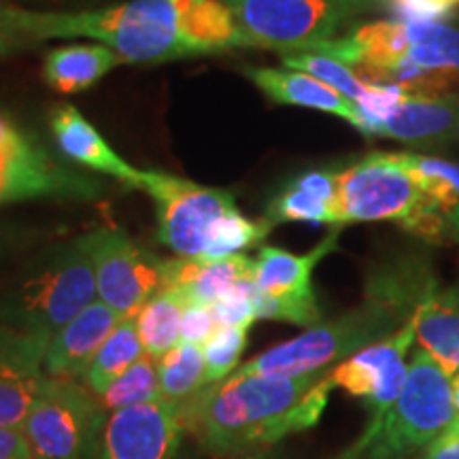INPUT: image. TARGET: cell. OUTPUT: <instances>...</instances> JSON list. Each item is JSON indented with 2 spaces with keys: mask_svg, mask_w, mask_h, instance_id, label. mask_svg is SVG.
<instances>
[{
  "mask_svg": "<svg viewBox=\"0 0 459 459\" xmlns=\"http://www.w3.org/2000/svg\"><path fill=\"white\" fill-rule=\"evenodd\" d=\"M119 321L122 317L105 302H91L48 342L43 359L45 377L62 381H77L79 377H85L91 359Z\"/></svg>",
  "mask_w": 459,
  "mask_h": 459,
  "instance_id": "9a60e30c",
  "label": "cell"
},
{
  "mask_svg": "<svg viewBox=\"0 0 459 459\" xmlns=\"http://www.w3.org/2000/svg\"><path fill=\"white\" fill-rule=\"evenodd\" d=\"M455 421L451 372L423 349L412 353L404 387L377 426L338 459H415Z\"/></svg>",
  "mask_w": 459,
  "mask_h": 459,
  "instance_id": "5b68a950",
  "label": "cell"
},
{
  "mask_svg": "<svg viewBox=\"0 0 459 459\" xmlns=\"http://www.w3.org/2000/svg\"><path fill=\"white\" fill-rule=\"evenodd\" d=\"M107 417L102 402L82 383L45 378L22 432L32 459H94Z\"/></svg>",
  "mask_w": 459,
  "mask_h": 459,
  "instance_id": "52a82bcc",
  "label": "cell"
},
{
  "mask_svg": "<svg viewBox=\"0 0 459 459\" xmlns=\"http://www.w3.org/2000/svg\"><path fill=\"white\" fill-rule=\"evenodd\" d=\"M445 245H459V206L445 215Z\"/></svg>",
  "mask_w": 459,
  "mask_h": 459,
  "instance_id": "60d3db41",
  "label": "cell"
},
{
  "mask_svg": "<svg viewBox=\"0 0 459 459\" xmlns=\"http://www.w3.org/2000/svg\"><path fill=\"white\" fill-rule=\"evenodd\" d=\"M400 160L415 177L421 192L443 211L459 206V164L426 153L400 152Z\"/></svg>",
  "mask_w": 459,
  "mask_h": 459,
  "instance_id": "83f0119b",
  "label": "cell"
},
{
  "mask_svg": "<svg viewBox=\"0 0 459 459\" xmlns=\"http://www.w3.org/2000/svg\"><path fill=\"white\" fill-rule=\"evenodd\" d=\"M264 220H268L273 226L279 223H290V221H307V223H330L332 228L336 226V211L334 206L325 200L315 196V194L307 192V189L298 186L291 179L287 181L283 189L271 200L268 204L266 215Z\"/></svg>",
  "mask_w": 459,
  "mask_h": 459,
  "instance_id": "4dcf8cb0",
  "label": "cell"
},
{
  "mask_svg": "<svg viewBox=\"0 0 459 459\" xmlns=\"http://www.w3.org/2000/svg\"><path fill=\"white\" fill-rule=\"evenodd\" d=\"M158 378L162 398L183 404L206 387V364L203 347L179 342L158 359Z\"/></svg>",
  "mask_w": 459,
  "mask_h": 459,
  "instance_id": "484cf974",
  "label": "cell"
},
{
  "mask_svg": "<svg viewBox=\"0 0 459 459\" xmlns=\"http://www.w3.org/2000/svg\"><path fill=\"white\" fill-rule=\"evenodd\" d=\"M257 285L255 279L238 281L221 300L213 304V313L220 328H251L257 319L255 313Z\"/></svg>",
  "mask_w": 459,
  "mask_h": 459,
  "instance_id": "836d02e7",
  "label": "cell"
},
{
  "mask_svg": "<svg viewBox=\"0 0 459 459\" xmlns=\"http://www.w3.org/2000/svg\"><path fill=\"white\" fill-rule=\"evenodd\" d=\"M0 459H32L22 428H0Z\"/></svg>",
  "mask_w": 459,
  "mask_h": 459,
  "instance_id": "f35d334b",
  "label": "cell"
},
{
  "mask_svg": "<svg viewBox=\"0 0 459 459\" xmlns=\"http://www.w3.org/2000/svg\"><path fill=\"white\" fill-rule=\"evenodd\" d=\"M453 3H457V4H459V0H453Z\"/></svg>",
  "mask_w": 459,
  "mask_h": 459,
  "instance_id": "7dc6e473",
  "label": "cell"
},
{
  "mask_svg": "<svg viewBox=\"0 0 459 459\" xmlns=\"http://www.w3.org/2000/svg\"><path fill=\"white\" fill-rule=\"evenodd\" d=\"M48 342L0 321V428H22L45 377Z\"/></svg>",
  "mask_w": 459,
  "mask_h": 459,
  "instance_id": "5bb4252c",
  "label": "cell"
},
{
  "mask_svg": "<svg viewBox=\"0 0 459 459\" xmlns=\"http://www.w3.org/2000/svg\"><path fill=\"white\" fill-rule=\"evenodd\" d=\"M415 336L423 351L445 366L451 375L459 372V307L429 290L415 313Z\"/></svg>",
  "mask_w": 459,
  "mask_h": 459,
  "instance_id": "7402d4cb",
  "label": "cell"
},
{
  "mask_svg": "<svg viewBox=\"0 0 459 459\" xmlns=\"http://www.w3.org/2000/svg\"><path fill=\"white\" fill-rule=\"evenodd\" d=\"M328 372L302 377L232 375L183 402L186 428L215 457L266 451L319 423L328 406Z\"/></svg>",
  "mask_w": 459,
  "mask_h": 459,
  "instance_id": "7a4b0ae2",
  "label": "cell"
},
{
  "mask_svg": "<svg viewBox=\"0 0 459 459\" xmlns=\"http://www.w3.org/2000/svg\"><path fill=\"white\" fill-rule=\"evenodd\" d=\"M186 432L181 406L166 398L115 411L102 429L99 459H175Z\"/></svg>",
  "mask_w": 459,
  "mask_h": 459,
  "instance_id": "4fadbf2b",
  "label": "cell"
},
{
  "mask_svg": "<svg viewBox=\"0 0 459 459\" xmlns=\"http://www.w3.org/2000/svg\"><path fill=\"white\" fill-rule=\"evenodd\" d=\"M245 74L277 105H291L336 115L361 132V115L355 102L347 100L336 90L328 88L311 74L268 66H249L245 68Z\"/></svg>",
  "mask_w": 459,
  "mask_h": 459,
  "instance_id": "ac0fdd59",
  "label": "cell"
},
{
  "mask_svg": "<svg viewBox=\"0 0 459 459\" xmlns=\"http://www.w3.org/2000/svg\"><path fill=\"white\" fill-rule=\"evenodd\" d=\"M411 317L389 304L366 296L359 307L332 321H321L291 338L238 366L234 375L302 377L330 372L336 364L351 358L368 344L394 334Z\"/></svg>",
  "mask_w": 459,
  "mask_h": 459,
  "instance_id": "8992f818",
  "label": "cell"
},
{
  "mask_svg": "<svg viewBox=\"0 0 459 459\" xmlns=\"http://www.w3.org/2000/svg\"><path fill=\"white\" fill-rule=\"evenodd\" d=\"M39 43L91 39L124 65H162L179 57L247 48L223 0H124L88 11H32Z\"/></svg>",
  "mask_w": 459,
  "mask_h": 459,
  "instance_id": "6da1fadb",
  "label": "cell"
},
{
  "mask_svg": "<svg viewBox=\"0 0 459 459\" xmlns=\"http://www.w3.org/2000/svg\"><path fill=\"white\" fill-rule=\"evenodd\" d=\"M175 459H192V457H189V455H179V453H177Z\"/></svg>",
  "mask_w": 459,
  "mask_h": 459,
  "instance_id": "bcb514c9",
  "label": "cell"
},
{
  "mask_svg": "<svg viewBox=\"0 0 459 459\" xmlns=\"http://www.w3.org/2000/svg\"><path fill=\"white\" fill-rule=\"evenodd\" d=\"M451 400L453 409H455V419H459V372L451 375Z\"/></svg>",
  "mask_w": 459,
  "mask_h": 459,
  "instance_id": "ee69618b",
  "label": "cell"
},
{
  "mask_svg": "<svg viewBox=\"0 0 459 459\" xmlns=\"http://www.w3.org/2000/svg\"><path fill=\"white\" fill-rule=\"evenodd\" d=\"M136 189L153 198L158 240L179 257L203 255L215 221L237 211V198L228 189L198 186L169 172L141 170Z\"/></svg>",
  "mask_w": 459,
  "mask_h": 459,
  "instance_id": "30bf717a",
  "label": "cell"
},
{
  "mask_svg": "<svg viewBox=\"0 0 459 459\" xmlns=\"http://www.w3.org/2000/svg\"><path fill=\"white\" fill-rule=\"evenodd\" d=\"M370 136H385L406 145H438L459 136V94L409 96L372 128Z\"/></svg>",
  "mask_w": 459,
  "mask_h": 459,
  "instance_id": "e0dca14e",
  "label": "cell"
},
{
  "mask_svg": "<svg viewBox=\"0 0 459 459\" xmlns=\"http://www.w3.org/2000/svg\"><path fill=\"white\" fill-rule=\"evenodd\" d=\"M160 398L162 392H160L158 361L145 353L132 368L108 385L107 392L100 395V402L107 411L115 412L130 406L149 404Z\"/></svg>",
  "mask_w": 459,
  "mask_h": 459,
  "instance_id": "f546056e",
  "label": "cell"
},
{
  "mask_svg": "<svg viewBox=\"0 0 459 459\" xmlns=\"http://www.w3.org/2000/svg\"><path fill=\"white\" fill-rule=\"evenodd\" d=\"M122 57L100 43H71L48 51L43 62V82L60 94H79L94 88Z\"/></svg>",
  "mask_w": 459,
  "mask_h": 459,
  "instance_id": "44dd1931",
  "label": "cell"
},
{
  "mask_svg": "<svg viewBox=\"0 0 459 459\" xmlns=\"http://www.w3.org/2000/svg\"><path fill=\"white\" fill-rule=\"evenodd\" d=\"M255 313H257V319L287 321V324L302 325V328L307 330L321 324V311H319L317 298L268 296L257 290Z\"/></svg>",
  "mask_w": 459,
  "mask_h": 459,
  "instance_id": "d6a6232c",
  "label": "cell"
},
{
  "mask_svg": "<svg viewBox=\"0 0 459 459\" xmlns=\"http://www.w3.org/2000/svg\"><path fill=\"white\" fill-rule=\"evenodd\" d=\"M96 274L99 300L122 319L136 317L164 287V264L119 228H96L83 234Z\"/></svg>",
  "mask_w": 459,
  "mask_h": 459,
  "instance_id": "8fae6325",
  "label": "cell"
},
{
  "mask_svg": "<svg viewBox=\"0 0 459 459\" xmlns=\"http://www.w3.org/2000/svg\"><path fill=\"white\" fill-rule=\"evenodd\" d=\"M4 251H7V245H4L3 237H0V260H3V257H4Z\"/></svg>",
  "mask_w": 459,
  "mask_h": 459,
  "instance_id": "f6af8a7d",
  "label": "cell"
},
{
  "mask_svg": "<svg viewBox=\"0 0 459 459\" xmlns=\"http://www.w3.org/2000/svg\"><path fill=\"white\" fill-rule=\"evenodd\" d=\"M243 279H255V260L245 254L217 262L177 257L164 264V287L179 290L189 304L213 307Z\"/></svg>",
  "mask_w": 459,
  "mask_h": 459,
  "instance_id": "ffe728a7",
  "label": "cell"
},
{
  "mask_svg": "<svg viewBox=\"0 0 459 459\" xmlns=\"http://www.w3.org/2000/svg\"><path fill=\"white\" fill-rule=\"evenodd\" d=\"M332 3L338 4V7L347 9L349 13H355V11L370 9L375 4H385V0H332Z\"/></svg>",
  "mask_w": 459,
  "mask_h": 459,
  "instance_id": "b9f144b4",
  "label": "cell"
},
{
  "mask_svg": "<svg viewBox=\"0 0 459 459\" xmlns=\"http://www.w3.org/2000/svg\"><path fill=\"white\" fill-rule=\"evenodd\" d=\"M37 45L41 43L32 32L30 9L0 0V60L37 48Z\"/></svg>",
  "mask_w": 459,
  "mask_h": 459,
  "instance_id": "e575fe53",
  "label": "cell"
},
{
  "mask_svg": "<svg viewBox=\"0 0 459 459\" xmlns=\"http://www.w3.org/2000/svg\"><path fill=\"white\" fill-rule=\"evenodd\" d=\"M143 355H145V349H143L139 328H136V319H122L102 344L100 351L96 353V358L91 359L83 377L85 387L96 395H102L108 385L117 381L126 370L132 368Z\"/></svg>",
  "mask_w": 459,
  "mask_h": 459,
  "instance_id": "cb8c5ba5",
  "label": "cell"
},
{
  "mask_svg": "<svg viewBox=\"0 0 459 459\" xmlns=\"http://www.w3.org/2000/svg\"><path fill=\"white\" fill-rule=\"evenodd\" d=\"M383 7L392 13V20L406 24L449 22L459 11V4L453 0H385Z\"/></svg>",
  "mask_w": 459,
  "mask_h": 459,
  "instance_id": "d590c367",
  "label": "cell"
},
{
  "mask_svg": "<svg viewBox=\"0 0 459 459\" xmlns=\"http://www.w3.org/2000/svg\"><path fill=\"white\" fill-rule=\"evenodd\" d=\"M96 296L94 264L82 234L45 247L0 283V321L49 342Z\"/></svg>",
  "mask_w": 459,
  "mask_h": 459,
  "instance_id": "3957f363",
  "label": "cell"
},
{
  "mask_svg": "<svg viewBox=\"0 0 459 459\" xmlns=\"http://www.w3.org/2000/svg\"><path fill=\"white\" fill-rule=\"evenodd\" d=\"M415 459H417V457H415Z\"/></svg>",
  "mask_w": 459,
  "mask_h": 459,
  "instance_id": "c3c4849f",
  "label": "cell"
},
{
  "mask_svg": "<svg viewBox=\"0 0 459 459\" xmlns=\"http://www.w3.org/2000/svg\"><path fill=\"white\" fill-rule=\"evenodd\" d=\"M237 20L247 48L283 54L319 51L336 39L349 11L332 0H223Z\"/></svg>",
  "mask_w": 459,
  "mask_h": 459,
  "instance_id": "9c48e42d",
  "label": "cell"
},
{
  "mask_svg": "<svg viewBox=\"0 0 459 459\" xmlns=\"http://www.w3.org/2000/svg\"><path fill=\"white\" fill-rule=\"evenodd\" d=\"M230 459H285L279 453H274L273 449L266 451H255V453H245V455H237V457H230Z\"/></svg>",
  "mask_w": 459,
  "mask_h": 459,
  "instance_id": "7bdbcfd3",
  "label": "cell"
},
{
  "mask_svg": "<svg viewBox=\"0 0 459 459\" xmlns=\"http://www.w3.org/2000/svg\"><path fill=\"white\" fill-rule=\"evenodd\" d=\"M281 62L290 71H300L319 79L321 83L336 90L351 102H358L368 90V83L361 82L351 66L342 65L336 57L315 54V51H298V54H281Z\"/></svg>",
  "mask_w": 459,
  "mask_h": 459,
  "instance_id": "f1b7e54d",
  "label": "cell"
},
{
  "mask_svg": "<svg viewBox=\"0 0 459 459\" xmlns=\"http://www.w3.org/2000/svg\"><path fill=\"white\" fill-rule=\"evenodd\" d=\"M217 330H220V325H217L213 307H206V304H187L181 321V342L204 347V342Z\"/></svg>",
  "mask_w": 459,
  "mask_h": 459,
  "instance_id": "8d00e7d4",
  "label": "cell"
},
{
  "mask_svg": "<svg viewBox=\"0 0 459 459\" xmlns=\"http://www.w3.org/2000/svg\"><path fill=\"white\" fill-rule=\"evenodd\" d=\"M49 128L57 152L65 156L66 162L83 166V169L100 172V175L115 177L136 189L141 170L117 156L115 149L102 139L100 132L83 117L79 108L73 105L56 107L54 113L49 115Z\"/></svg>",
  "mask_w": 459,
  "mask_h": 459,
  "instance_id": "2e32d148",
  "label": "cell"
},
{
  "mask_svg": "<svg viewBox=\"0 0 459 459\" xmlns=\"http://www.w3.org/2000/svg\"><path fill=\"white\" fill-rule=\"evenodd\" d=\"M249 341V328H220L204 342L206 385H217L238 368L240 355L245 353Z\"/></svg>",
  "mask_w": 459,
  "mask_h": 459,
  "instance_id": "1f68e13d",
  "label": "cell"
},
{
  "mask_svg": "<svg viewBox=\"0 0 459 459\" xmlns=\"http://www.w3.org/2000/svg\"><path fill=\"white\" fill-rule=\"evenodd\" d=\"M445 215L421 192L400 153L370 152L338 169V226L394 221L426 243L445 245Z\"/></svg>",
  "mask_w": 459,
  "mask_h": 459,
  "instance_id": "277c9868",
  "label": "cell"
},
{
  "mask_svg": "<svg viewBox=\"0 0 459 459\" xmlns=\"http://www.w3.org/2000/svg\"><path fill=\"white\" fill-rule=\"evenodd\" d=\"M100 183L57 160L37 136L0 111V206L26 200H91Z\"/></svg>",
  "mask_w": 459,
  "mask_h": 459,
  "instance_id": "ba28073f",
  "label": "cell"
},
{
  "mask_svg": "<svg viewBox=\"0 0 459 459\" xmlns=\"http://www.w3.org/2000/svg\"><path fill=\"white\" fill-rule=\"evenodd\" d=\"M406 28H409L406 60L428 71L459 74V26H453L451 22H428V24H406Z\"/></svg>",
  "mask_w": 459,
  "mask_h": 459,
  "instance_id": "d4e9b609",
  "label": "cell"
},
{
  "mask_svg": "<svg viewBox=\"0 0 459 459\" xmlns=\"http://www.w3.org/2000/svg\"><path fill=\"white\" fill-rule=\"evenodd\" d=\"M273 228L274 226L268 220H247L238 209L230 211L211 228L209 237H206L204 254L198 260L217 262L243 254L245 249L262 243Z\"/></svg>",
  "mask_w": 459,
  "mask_h": 459,
  "instance_id": "4316f807",
  "label": "cell"
},
{
  "mask_svg": "<svg viewBox=\"0 0 459 459\" xmlns=\"http://www.w3.org/2000/svg\"><path fill=\"white\" fill-rule=\"evenodd\" d=\"M344 226H334L315 249L304 255L290 254L279 247L264 245L255 260V285L268 296L317 298L313 290V271L321 260L336 251Z\"/></svg>",
  "mask_w": 459,
  "mask_h": 459,
  "instance_id": "d6986e66",
  "label": "cell"
},
{
  "mask_svg": "<svg viewBox=\"0 0 459 459\" xmlns=\"http://www.w3.org/2000/svg\"><path fill=\"white\" fill-rule=\"evenodd\" d=\"M7 3L32 11H65V13H71V11H88L85 9L88 4L100 3V0H7Z\"/></svg>",
  "mask_w": 459,
  "mask_h": 459,
  "instance_id": "ab89813d",
  "label": "cell"
},
{
  "mask_svg": "<svg viewBox=\"0 0 459 459\" xmlns=\"http://www.w3.org/2000/svg\"><path fill=\"white\" fill-rule=\"evenodd\" d=\"M186 296L179 290L162 287L136 315V328L143 349L149 358L162 359L181 342V321L187 307Z\"/></svg>",
  "mask_w": 459,
  "mask_h": 459,
  "instance_id": "603a6c76",
  "label": "cell"
},
{
  "mask_svg": "<svg viewBox=\"0 0 459 459\" xmlns=\"http://www.w3.org/2000/svg\"><path fill=\"white\" fill-rule=\"evenodd\" d=\"M415 341V319L411 315L394 334L368 344L328 372L332 387L366 402L370 409L368 426H377L398 400L409 375L406 353Z\"/></svg>",
  "mask_w": 459,
  "mask_h": 459,
  "instance_id": "7c38bea8",
  "label": "cell"
},
{
  "mask_svg": "<svg viewBox=\"0 0 459 459\" xmlns=\"http://www.w3.org/2000/svg\"><path fill=\"white\" fill-rule=\"evenodd\" d=\"M417 459H459V419H455Z\"/></svg>",
  "mask_w": 459,
  "mask_h": 459,
  "instance_id": "74e56055",
  "label": "cell"
}]
</instances>
